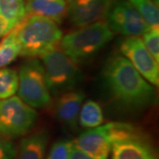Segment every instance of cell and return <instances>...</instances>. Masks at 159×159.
I'll return each instance as SVG.
<instances>
[{"label":"cell","mask_w":159,"mask_h":159,"mask_svg":"<svg viewBox=\"0 0 159 159\" xmlns=\"http://www.w3.org/2000/svg\"><path fill=\"white\" fill-rule=\"evenodd\" d=\"M112 0H66V16L75 27L104 20Z\"/></svg>","instance_id":"10"},{"label":"cell","mask_w":159,"mask_h":159,"mask_svg":"<svg viewBox=\"0 0 159 159\" xmlns=\"http://www.w3.org/2000/svg\"><path fill=\"white\" fill-rule=\"evenodd\" d=\"M42 64L51 96L75 89L82 79V73L77 63L63 52L59 47L43 55Z\"/></svg>","instance_id":"4"},{"label":"cell","mask_w":159,"mask_h":159,"mask_svg":"<svg viewBox=\"0 0 159 159\" xmlns=\"http://www.w3.org/2000/svg\"><path fill=\"white\" fill-rule=\"evenodd\" d=\"M119 50L144 79L154 87H158V62L147 50L141 36H125L120 42Z\"/></svg>","instance_id":"8"},{"label":"cell","mask_w":159,"mask_h":159,"mask_svg":"<svg viewBox=\"0 0 159 159\" xmlns=\"http://www.w3.org/2000/svg\"><path fill=\"white\" fill-rule=\"evenodd\" d=\"M74 142V141H73ZM68 159H99L96 158L94 157H92L90 155L84 152L83 150H81L80 148H78L74 143H73V146L71 148V151L69 154Z\"/></svg>","instance_id":"22"},{"label":"cell","mask_w":159,"mask_h":159,"mask_svg":"<svg viewBox=\"0 0 159 159\" xmlns=\"http://www.w3.org/2000/svg\"><path fill=\"white\" fill-rule=\"evenodd\" d=\"M14 150L10 144H4L0 142V159H12Z\"/></svg>","instance_id":"23"},{"label":"cell","mask_w":159,"mask_h":159,"mask_svg":"<svg viewBox=\"0 0 159 159\" xmlns=\"http://www.w3.org/2000/svg\"><path fill=\"white\" fill-rule=\"evenodd\" d=\"M16 27L20 56L41 57L59 46L63 34L59 24L45 17L27 14Z\"/></svg>","instance_id":"2"},{"label":"cell","mask_w":159,"mask_h":159,"mask_svg":"<svg viewBox=\"0 0 159 159\" xmlns=\"http://www.w3.org/2000/svg\"><path fill=\"white\" fill-rule=\"evenodd\" d=\"M114 142L112 122L81 133L74 143L84 152L99 159H107Z\"/></svg>","instance_id":"9"},{"label":"cell","mask_w":159,"mask_h":159,"mask_svg":"<svg viewBox=\"0 0 159 159\" xmlns=\"http://www.w3.org/2000/svg\"><path fill=\"white\" fill-rule=\"evenodd\" d=\"M113 38L104 20L80 27L62 36L59 49L78 65L90 60Z\"/></svg>","instance_id":"3"},{"label":"cell","mask_w":159,"mask_h":159,"mask_svg":"<svg viewBox=\"0 0 159 159\" xmlns=\"http://www.w3.org/2000/svg\"><path fill=\"white\" fill-rule=\"evenodd\" d=\"M102 80L110 96L122 108L141 111L156 102L155 87L121 54L107 59L102 69Z\"/></svg>","instance_id":"1"},{"label":"cell","mask_w":159,"mask_h":159,"mask_svg":"<svg viewBox=\"0 0 159 159\" xmlns=\"http://www.w3.org/2000/svg\"><path fill=\"white\" fill-rule=\"evenodd\" d=\"M111 152V159H158L153 145L140 132L113 143Z\"/></svg>","instance_id":"11"},{"label":"cell","mask_w":159,"mask_h":159,"mask_svg":"<svg viewBox=\"0 0 159 159\" xmlns=\"http://www.w3.org/2000/svg\"><path fill=\"white\" fill-rule=\"evenodd\" d=\"M142 36V42L147 50L159 62V27L149 28Z\"/></svg>","instance_id":"20"},{"label":"cell","mask_w":159,"mask_h":159,"mask_svg":"<svg viewBox=\"0 0 159 159\" xmlns=\"http://www.w3.org/2000/svg\"><path fill=\"white\" fill-rule=\"evenodd\" d=\"M104 122V116L100 104L93 100L82 103L80 110L78 124L84 128H94Z\"/></svg>","instance_id":"17"},{"label":"cell","mask_w":159,"mask_h":159,"mask_svg":"<svg viewBox=\"0 0 159 159\" xmlns=\"http://www.w3.org/2000/svg\"><path fill=\"white\" fill-rule=\"evenodd\" d=\"M37 111L17 96L0 100V133L6 138L27 135L33 129Z\"/></svg>","instance_id":"6"},{"label":"cell","mask_w":159,"mask_h":159,"mask_svg":"<svg viewBox=\"0 0 159 159\" xmlns=\"http://www.w3.org/2000/svg\"><path fill=\"white\" fill-rule=\"evenodd\" d=\"M104 21L112 33L125 36H142L149 29L128 0L112 1Z\"/></svg>","instance_id":"7"},{"label":"cell","mask_w":159,"mask_h":159,"mask_svg":"<svg viewBox=\"0 0 159 159\" xmlns=\"http://www.w3.org/2000/svg\"><path fill=\"white\" fill-rule=\"evenodd\" d=\"M18 76V97L22 101L34 109L44 108L51 103V94L40 60L29 58L23 63Z\"/></svg>","instance_id":"5"},{"label":"cell","mask_w":159,"mask_h":159,"mask_svg":"<svg viewBox=\"0 0 159 159\" xmlns=\"http://www.w3.org/2000/svg\"><path fill=\"white\" fill-rule=\"evenodd\" d=\"M85 93L80 89H73L57 97L55 112L59 122L70 130L78 128V119L80 107L85 99Z\"/></svg>","instance_id":"12"},{"label":"cell","mask_w":159,"mask_h":159,"mask_svg":"<svg viewBox=\"0 0 159 159\" xmlns=\"http://www.w3.org/2000/svg\"><path fill=\"white\" fill-rule=\"evenodd\" d=\"M48 142L49 133L43 129L25 136L20 142L17 159H45Z\"/></svg>","instance_id":"14"},{"label":"cell","mask_w":159,"mask_h":159,"mask_svg":"<svg viewBox=\"0 0 159 159\" xmlns=\"http://www.w3.org/2000/svg\"><path fill=\"white\" fill-rule=\"evenodd\" d=\"M149 28L159 27L158 4L156 0H128Z\"/></svg>","instance_id":"18"},{"label":"cell","mask_w":159,"mask_h":159,"mask_svg":"<svg viewBox=\"0 0 159 159\" xmlns=\"http://www.w3.org/2000/svg\"><path fill=\"white\" fill-rule=\"evenodd\" d=\"M0 40V68L6 67L20 56V45L16 27L2 36Z\"/></svg>","instance_id":"15"},{"label":"cell","mask_w":159,"mask_h":159,"mask_svg":"<svg viewBox=\"0 0 159 159\" xmlns=\"http://www.w3.org/2000/svg\"><path fill=\"white\" fill-rule=\"evenodd\" d=\"M74 142L67 139H61L55 142L45 159H68Z\"/></svg>","instance_id":"21"},{"label":"cell","mask_w":159,"mask_h":159,"mask_svg":"<svg viewBox=\"0 0 159 159\" xmlns=\"http://www.w3.org/2000/svg\"><path fill=\"white\" fill-rule=\"evenodd\" d=\"M9 31H10V29H9L8 25L6 24V22L4 20H2L0 18V38Z\"/></svg>","instance_id":"24"},{"label":"cell","mask_w":159,"mask_h":159,"mask_svg":"<svg viewBox=\"0 0 159 159\" xmlns=\"http://www.w3.org/2000/svg\"><path fill=\"white\" fill-rule=\"evenodd\" d=\"M26 4L27 0H0V18L10 30L26 17Z\"/></svg>","instance_id":"16"},{"label":"cell","mask_w":159,"mask_h":159,"mask_svg":"<svg viewBox=\"0 0 159 159\" xmlns=\"http://www.w3.org/2000/svg\"><path fill=\"white\" fill-rule=\"evenodd\" d=\"M66 0H27V14L45 17L60 24L66 16Z\"/></svg>","instance_id":"13"},{"label":"cell","mask_w":159,"mask_h":159,"mask_svg":"<svg viewBox=\"0 0 159 159\" xmlns=\"http://www.w3.org/2000/svg\"><path fill=\"white\" fill-rule=\"evenodd\" d=\"M19 87V76L16 70L8 67L0 68V100L14 96Z\"/></svg>","instance_id":"19"}]
</instances>
